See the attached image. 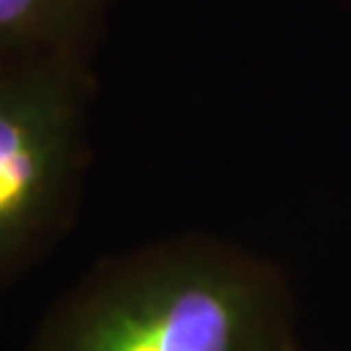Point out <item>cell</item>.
I'll list each match as a JSON object with an SVG mask.
<instances>
[{"label": "cell", "instance_id": "obj_4", "mask_svg": "<svg viewBox=\"0 0 351 351\" xmlns=\"http://www.w3.org/2000/svg\"><path fill=\"white\" fill-rule=\"evenodd\" d=\"M289 351H302V349H300V343H297V346H291Z\"/></svg>", "mask_w": 351, "mask_h": 351}, {"label": "cell", "instance_id": "obj_2", "mask_svg": "<svg viewBox=\"0 0 351 351\" xmlns=\"http://www.w3.org/2000/svg\"><path fill=\"white\" fill-rule=\"evenodd\" d=\"M94 97L91 60L0 63V289L45 261L75 221Z\"/></svg>", "mask_w": 351, "mask_h": 351}, {"label": "cell", "instance_id": "obj_1", "mask_svg": "<svg viewBox=\"0 0 351 351\" xmlns=\"http://www.w3.org/2000/svg\"><path fill=\"white\" fill-rule=\"evenodd\" d=\"M294 294L258 252L206 232L104 258L42 317L29 351H289Z\"/></svg>", "mask_w": 351, "mask_h": 351}, {"label": "cell", "instance_id": "obj_3", "mask_svg": "<svg viewBox=\"0 0 351 351\" xmlns=\"http://www.w3.org/2000/svg\"><path fill=\"white\" fill-rule=\"evenodd\" d=\"M112 0H0V63L94 60Z\"/></svg>", "mask_w": 351, "mask_h": 351}]
</instances>
